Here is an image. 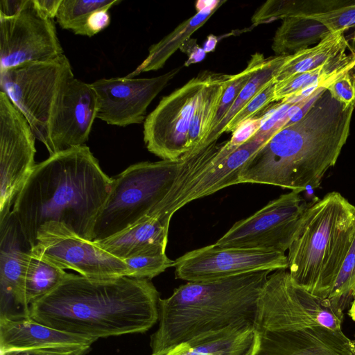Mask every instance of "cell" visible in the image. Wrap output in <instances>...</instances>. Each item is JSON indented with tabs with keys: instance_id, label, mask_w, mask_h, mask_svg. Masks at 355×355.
I'll return each mask as SVG.
<instances>
[{
	"instance_id": "cell-42",
	"label": "cell",
	"mask_w": 355,
	"mask_h": 355,
	"mask_svg": "<svg viewBox=\"0 0 355 355\" xmlns=\"http://www.w3.org/2000/svg\"><path fill=\"white\" fill-rule=\"evenodd\" d=\"M33 1L43 15L53 19L56 17L62 0H33Z\"/></svg>"
},
{
	"instance_id": "cell-38",
	"label": "cell",
	"mask_w": 355,
	"mask_h": 355,
	"mask_svg": "<svg viewBox=\"0 0 355 355\" xmlns=\"http://www.w3.org/2000/svg\"><path fill=\"white\" fill-rule=\"evenodd\" d=\"M90 345H62L41 348L0 351V355H85Z\"/></svg>"
},
{
	"instance_id": "cell-40",
	"label": "cell",
	"mask_w": 355,
	"mask_h": 355,
	"mask_svg": "<svg viewBox=\"0 0 355 355\" xmlns=\"http://www.w3.org/2000/svg\"><path fill=\"white\" fill-rule=\"evenodd\" d=\"M180 49L189 55V58L184 64L187 67L191 64L202 61L206 55L205 51L202 48H200L198 46L197 41L195 39L189 38L185 41L182 44Z\"/></svg>"
},
{
	"instance_id": "cell-11",
	"label": "cell",
	"mask_w": 355,
	"mask_h": 355,
	"mask_svg": "<svg viewBox=\"0 0 355 355\" xmlns=\"http://www.w3.org/2000/svg\"><path fill=\"white\" fill-rule=\"evenodd\" d=\"M31 251L61 269L73 270L88 278L129 276L123 259L109 253L94 241L80 237L61 223L49 222L42 225Z\"/></svg>"
},
{
	"instance_id": "cell-31",
	"label": "cell",
	"mask_w": 355,
	"mask_h": 355,
	"mask_svg": "<svg viewBox=\"0 0 355 355\" xmlns=\"http://www.w3.org/2000/svg\"><path fill=\"white\" fill-rule=\"evenodd\" d=\"M128 277L151 279L173 267L174 261L166 254V248L155 247L138 252L124 259Z\"/></svg>"
},
{
	"instance_id": "cell-23",
	"label": "cell",
	"mask_w": 355,
	"mask_h": 355,
	"mask_svg": "<svg viewBox=\"0 0 355 355\" xmlns=\"http://www.w3.org/2000/svg\"><path fill=\"white\" fill-rule=\"evenodd\" d=\"M225 1H209L193 17L178 25L171 33L153 44L144 60L127 78H134L142 72L158 70L190 36L200 28Z\"/></svg>"
},
{
	"instance_id": "cell-44",
	"label": "cell",
	"mask_w": 355,
	"mask_h": 355,
	"mask_svg": "<svg viewBox=\"0 0 355 355\" xmlns=\"http://www.w3.org/2000/svg\"><path fill=\"white\" fill-rule=\"evenodd\" d=\"M354 69H355V67H354Z\"/></svg>"
},
{
	"instance_id": "cell-43",
	"label": "cell",
	"mask_w": 355,
	"mask_h": 355,
	"mask_svg": "<svg viewBox=\"0 0 355 355\" xmlns=\"http://www.w3.org/2000/svg\"><path fill=\"white\" fill-rule=\"evenodd\" d=\"M218 42V38L217 37H216L214 35H209L204 44L202 48L203 50L205 51L206 53L208 52L213 51L215 49Z\"/></svg>"
},
{
	"instance_id": "cell-29",
	"label": "cell",
	"mask_w": 355,
	"mask_h": 355,
	"mask_svg": "<svg viewBox=\"0 0 355 355\" xmlns=\"http://www.w3.org/2000/svg\"><path fill=\"white\" fill-rule=\"evenodd\" d=\"M69 275L63 269L39 257L31 250L24 279V295L30 306L54 290Z\"/></svg>"
},
{
	"instance_id": "cell-1",
	"label": "cell",
	"mask_w": 355,
	"mask_h": 355,
	"mask_svg": "<svg viewBox=\"0 0 355 355\" xmlns=\"http://www.w3.org/2000/svg\"><path fill=\"white\" fill-rule=\"evenodd\" d=\"M159 293L149 279H92L69 273L30 306V318L94 340L144 333L159 320Z\"/></svg>"
},
{
	"instance_id": "cell-9",
	"label": "cell",
	"mask_w": 355,
	"mask_h": 355,
	"mask_svg": "<svg viewBox=\"0 0 355 355\" xmlns=\"http://www.w3.org/2000/svg\"><path fill=\"white\" fill-rule=\"evenodd\" d=\"M214 72L205 71L164 96L146 116L144 141L150 153L164 160L176 161L189 152L190 124L204 89Z\"/></svg>"
},
{
	"instance_id": "cell-24",
	"label": "cell",
	"mask_w": 355,
	"mask_h": 355,
	"mask_svg": "<svg viewBox=\"0 0 355 355\" xmlns=\"http://www.w3.org/2000/svg\"><path fill=\"white\" fill-rule=\"evenodd\" d=\"M345 31L329 33L318 44L290 54L273 78L277 84L298 73L316 69L337 56L345 53L349 43Z\"/></svg>"
},
{
	"instance_id": "cell-3",
	"label": "cell",
	"mask_w": 355,
	"mask_h": 355,
	"mask_svg": "<svg viewBox=\"0 0 355 355\" xmlns=\"http://www.w3.org/2000/svg\"><path fill=\"white\" fill-rule=\"evenodd\" d=\"M354 109L346 107L326 89L300 120L279 130L248 161L239 183L299 192L318 187L347 141Z\"/></svg>"
},
{
	"instance_id": "cell-22",
	"label": "cell",
	"mask_w": 355,
	"mask_h": 355,
	"mask_svg": "<svg viewBox=\"0 0 355 355\" xmlns=\"http://www.w3.org/2000/svg\"><path fill=\"white\" fill-rule=\"evenodd\" d=\"M355 67V51L341 54L313 70L298 73L277 83L275 101L287 98L304 99L320 88H327L336 79Z\"/></svg>"
},
{
	"instance_id": "cell-17",
	"label": "cell",
	"mask_w": 355,
	"mask_h": 355,
	"mask_svg": "<svg viewBox=\"0 0 355 355\" xmlns=\"http://www.w3.org/2000/svg\"><path fill=\"white\" fill-rule=\"evenodd\" d=\"M31 250L11 211L0 221V318L31 319L24 295V275Z\"/></svg>"
},
{
	"instance_id": "cell-27",
	"label": "cell",
	"mask_w": 355,
	"mask_h": 355,
	"mask_svg": "<svg viewBox=\"0 0 355 355\" xmlns=\"http://www.w3.org/2000/svg\"><path fill=\"white\" fill-rule=\"evenodd\" d=\"M289 55H281L266 58L265 62L256 71L241 90L220 123L213 131L209 133L204 141L198 146H206L217 141L218 139L223 133L225 126L233 117L273 80L277 71L288 59Z\"/></svg>"
},
{
	"instance_id": "cell-15",
	"label": "cell",
	"mask_w": 355,
	"mask_h": 355,
	"mask_svg": "<svg viewBox=\"0 0 355 355\" xmlns=\"http://www.w3.org/2000/svg\"><path fill=\"white\" fill-rule=\"evenodd\" d=\"M176 67L148 78H110L92 83L97 96V118L107 124L125 127L141 123L156 96L181 70Z\"/></svg>"
},
{
	"instance_id": "cell-39",
	"label": "cell",
	"mask_w": 355,
	"mask_h": 355,
	"mask_svg": "<svg viewBox=\"0 0 355 355\" xmlns=\"http://www.w3.org/2000/svg\"><path fill=\"white\" fill-rule=\"evenodd\" d=\"M108 8L99 9L88 18L80 35L92 37L107 28L111 21Z\"/></svg>"
},
{
	"instance_id": "cell-18",
	"label": "cell",
	"mask_w": 355,
	"mask_h": 355,
	"mask_svg": "<svg viewBox=\"0 0 355 355\" xmlns=\"http://www.w3.org/2000/svg\"><path fill=\"white\" fill-rule=\"evenodd\" d=\"M252 355H354L355 345L343 331L320 325L285 330H257Z\"/></svg>"
},
{
	"instance_id": "cell-13",
	"label": "cell",
	"mask_w": 355,
	"mask_h": 355,
	"mask_svg": "<svg viewBox=\"0 0 355 355\" xmlns=\"http://www.w3.org/2000/svg\"><path fill=\"white\" fill-rule=\"evenodd\" d=\"M64 54L53 20L27 2L19 14L0 17V71Z\"/></svg>"
},
{
	"instance_id": "cell-19",
	"label": "cell",
	"mask_w": 355,
	"mask_h": 355,
	"mask_svg": "<svg viewBox=\"0 0 355 355\" xmlns=\"http://www.w3.org/2000/svg\"><path fill=\"white\" fill-rule=\"evenodd\" d=\"M258 340L254 327L232 326L200 335L151 355H252Z\"/></svg>"
},
{
	"instance_id": "cell-37",
	"label": "cell",
	"mask_w": 355,
	"mask_h": 355,
	"mask_svg": "<svg viewBox=\"0 0 355 355\" xmlns=\"http://www.w3.org/2000/svg\"><path fill=\"white\" fill-rule=\"evenodd\" d=\"M353 69L336 79L327 89L336 100L346 107L353 106L355 108V73Z\"/></svg>"
},
{
	"instance_id": "cell-16",
	"label": "cell",
	"mask_w": 355,
	"mask_h": 355,
	"mask_svg": "<svg viewBox=\"0 0 355 355\" xmlns=\"http://www.w3.org/2000/svg\"><path fill=\"white\" fill-rule=\"evenodd\" d=\"M97 111V96L92 83L70 77L62 87L49 121L45 146L50 155L85 145Z\"/></svg>"
},
{
	"instance_id": "cell-28",
	"label": "cell",
	"mask_w": 355,
	"mask_h": 355,
	"mask_svg": "<svg viewBox=\"0 0 355 355\" xmlns=\"http://www.w3.org/2000/svg\"><path fill=\"white\" fill-rule=\"evenodd\" d=\"M354 3L355 1L352 0H269L255 11L252 22L255 26L279 19L324 12Z\"/></svg>"
},
{
	"instance_id": "cell-30",
	"label": "cell",
	"mask_w": 355,
	"mask_h": 355,
	"mask_svg": "<svg viewBox=\"0 0 355 355\" xmlns=\"http://www.w3.org/2000/svg\"><path fill=\"white\" fill-rule=\"evenodd\" d=\"M121 2V0H62L55 18L61 28L80 35L94 12L103 8L110 9Z\"/></svg>"
},
{
	"instance_id": "cell-5",
	"label": "cell",
	"mask_w": 355,
	"mask_h": 355,
	"mask_svg": "<svg viewBox=\"0 0 355 355\" xmlns=\"http://www.w3.org/2000/svg\"><path fill=\"white\" fill-rule=\"evenodd\" d=\"M355 232V206L329 192L309 206L288 248L293 282L312 295L329 300Z\"/></svg>"
},
{
	"instance_id": "cell-34",
	"label": "cell",
	"mask_w": 355,
	"mask_h": 355,
	"mask_svg": "<svg viewBox=\"0 0 355 355\" xmlns=\"http://www.w3.org/2000/svg\"><path fill=\"white\" fill-rule=\"evenodd\" d=\"M275 85L273 80H271L233 117L225 126L223 132H233L243 121L267 110L269 105L275 101Z\"/></svg>"
},
{
	"instance_id": "cell-4",
	"label": "cell",
	"mask_w": 355,
	"mask_h": 355,
	"mask_svg": "<svg viewBox=\"0 0 355 355\" xmlns=\"http://www.w3.org/2000/svg\"><path fill=\"white\" fill-rule=\"evenodd\" d=\"M270 272L259 270L189 282L168 297L159 299V327L150 339L153 353L230 327H254Z\"/></svg>"
},
{
	"instance_id": "cell-33",
	"label": "cell",
	"mask_w": 355,
	"mask_h": 355,
	"mask_svg": "<svg viewBox=\"0 0 355 355\" xmlns=\"http://www.w3.org/2000/svg\"><path fill=\"white\" fill-rule=\"evenodd\" d=\"M266 60V58L263 54L256 53L251 56L247 67L243 71L236 75H232L222 96L210 132L213 131L220 123L250 78Z\"/></svg>"
},
{
	"instance_id": "cell-14",
	"label": "cell",
	"mask_w": 355,
	"mask_h": 355,
	"mask_svg": "<svg viewBox=\"0 0 355 355\" xmlns=\"http://www.w3.org/2000/svg\"><path fill=\"white\" fill-rule=\"evenodd\" d=\"M173 267L177 279L201 282L254 271L288 269V259L284 253L214 243L185 253L174 261Z\"/></svg>"
},
{
	"instance_id": "cell-26",
	"label": "cell",
	"mask_w": 355,
	"mask_h": 355,
	"mask_svg": "<svg viewBox=\"0 0 355 355\" xmlns=\"http://www.w3.org/2000/svg\"><path fill=\"white\" fill-rule=\"evenodd\" d=\"M329 33L322 24L305 16L286 17L275 33L272 49L279 55L296 53L320 42Z\"/></svg>"
},
{
	"instance_id": "cell-32",
	"label": "cell",
	"mask_w": 355,
	"mask_h": 355,
	"mask_svg": "<svg viewBox=\"0 0 355 355\" xmlns=\"http://www.w3.org/2000/svg\"><path fill=\"white\" fill-rule=\"evenodd\" d=\"M329 300L343 310L352 303V317H355V232L349 250L338 273Z\"/></svg>"
},
{
	"instance_id": "cell-10",
	"label": "cell",
	"mask_w": 355,
	"mask_h": 355,
	"mask_svg": "<svg viewBox=\"0 0 355 355\" xmlns=\"http://www.w3.org/2000/svg\"><path fill=\"white\" fill-rule=\"evenodd\" d=\"M300 193L292 191L270 201L252 215L236 222L216 244L285 254L309 207Z\"/></svg>"
},
{
	"instance_id": "cell-8",
	"label": "cell",
	"mask_w": 355,
	"mask_h": 355,
	"mask_svg": "<svg viewBox=\"0 0 355 355\" xmlns=\"http://www.w3.org/2000/svg\"><path fill=\"white\" fill-rule=\"evenodd\" d=\"M73 73L64 54L0 71V92L23 114L36 137L47 144L48 127L64 83Z\"/></svg>"
},
{
	"instance_id": "cell-20",
	"label": "cell",
	"mask_w": 355,
	"mask_h": 355,
	"mask_svg": "<svg viewBox=\"0 0 355 355\" xmlns=\"http://www.w3.org/2000/svg\"><path fill=\"white\" fill-rule=\"evenodd\" d=\"M95 341L49 327L31 319L0 318V351L62 345L91 346Z\"/></svg>"
},
{
	"instance_id": "cell-36",
	"label": "cell",
	"mask_w": 355,
	"mask_h": 355,
	"mask_svg": "<svg viewBox=\"0 0 355 355\" xmlns=\"http://www.w3.org/2000/svg\"><path fill=\"white\" fill-rule=\"evenodd\" d=\"M267 117V110L259 117L246 120L233 132L230 140L224 143V149L229 154L250 140L259 131Z\"/></svg>"
},
{
	"instance_id": "cell-21",
	"label": "cell",
	"mask_w": 355,
	"mask_h": 355,
	"mask_svg": "<svg viewBox=\"0 0 355 355\" xmlns=\"http://www.w3.org/2000/svg\"><path fill=\"white\" fill-rule=\"evenodd\" d=\"M168 228L169 225L159 214L150 211L123 231L94 242L112 255L124 260L146 249L166 248Z\"/></svg>"
},
{
	"instance_id": "cell-7",
	"label": "cell",
	"mask_w": 355,
	"mask_h": 355,
	"mask_svg": "<svg viewBox=\"0 0 355 355\" xmlns=\"http://www.w3.org/2000/svg\"><path fill=\"white\" fill-rule=\"evenodd\" d=\"M343 309L295 284L286 269L269 275L261 294L254 328L285 330L320 325L342 331Z\"/></svg>"
},
{
	"instance_id": "cell-41",
	"label": "cell",
	"mask_w": 355,
	"mask_h": 355,
	"mask_svg": "<svg viewBox=\"0 0 355 355\" xmlns=\"http://www.w3.org/2000/svg\"><path fill=\"white\" fill-rule=\"evenodd\" d=\"M26 2L27 0H1L0 17H10L17 15Z\"/></svg>"
},
{
	"instance_id": "cell-12",
	"label": "cell",
	"mask_w": 355,
	"mask_h": 355,
	"mask_svg": "<svg viewBox=\"0 0 355 355\" xmlns=\"http://www.w3.org/2000/svg\"><path fill=\"white\" fill-rule=\"evenodd\" d=\"M35 136L23 114L0 92V221L35 166Z\"/></svg>"
},
{
	"instance_id": "cell-35",
	"label": "cell",
	"mask_w": 355,
	"mask_h": 355,
	"mask_svg": "<svg viewBox=\"0 0 355 355\" xmlns=\"http://www.w3.org/2000/svg\"><path fill=\"white\" fill-rule=\"evenodd\" d=\"M322 24L330 33L355 27V3L327 12L306 15Z\"/></svg>"
},
{
	"instance_id": "cell-2",
	"label": "cell",
	"mask_w": 355,
	"mask_h": 355,
	"mask_svg": "<svg viewBox=\"0 0 355 355\" xmlns=\"http://www.w3.org/2000/svg\"><path fill=\"white\" fill-rule=\"evenodd\" d=\"M112 183L88 146L70 148L35 165L12 211L31 248L39 228L49 222L92 241Z\"/></svg>"
},
{
	"instance_id": "cell-6",
	"label": "cell",
	"mask_w": 355,
	"mask_h": 355,
	"mask_svg": "<svg viewBox=\"0 0 355 355\" xmlns=\"http://www.w3.org/2000/svg\"><path fill=\"white\" fill-rule=\"evenodd\" d=\"M184 161L162 159L128 166L112 178V188L96 218L92 241L112 236L153 210L168 195Z\"/></svg>"
},
{
	"instance_id": "cell-25",
	"label": "cell",
	"mask_w": 355,
	"mask_h": 355,
	"mask_svg": "<svg viewBox=\"0 0 355 355\" xmlns=\"http://www.w3.org/2000/svg\"><path fill=\"white\" fill-rule=\"evenodd\" d=\"M232 78V75L214 72L190 124L187 139L189 151L200 145L209 135L225 89Z\"/></svg>"
}]
</instances>
